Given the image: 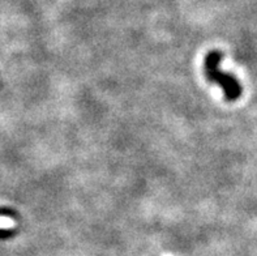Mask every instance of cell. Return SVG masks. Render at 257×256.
<instances>
[{
  "label": "cell",
  "mask_w": 257,
  "mask_h": 256,
  "mask_svg": "<svg viewBox=\"0 0 257 256\" xmlns=\"http://www.w3.org/2000/svg\"><path fill=\"white\" fill-rule=\"evenodd\" d=\"M222 60V54L219 51H210L205 59V73L208 80L217 82L225 92V98L227 101H236L241 96L240 84L230 73L219 71V63Z\"/></svg>",
  "instance_id": "cell-1"
},
{
  "label": "cell",
  "mask_w": 257,
  "mask_h": 256,
  "mask_svg": "<svg viewBox=\"0 0 257 256\" xmlns=\"http://www.w3.org/2000/svg\"><path fill=\"white\" fill-rule=\"evenodd\" d=\"M11 225H12L11 220H8V218L6 217H0V227H7L11 226Z\"/></svg>",
  "instance_id": "cell-2"
}]
</instances>
